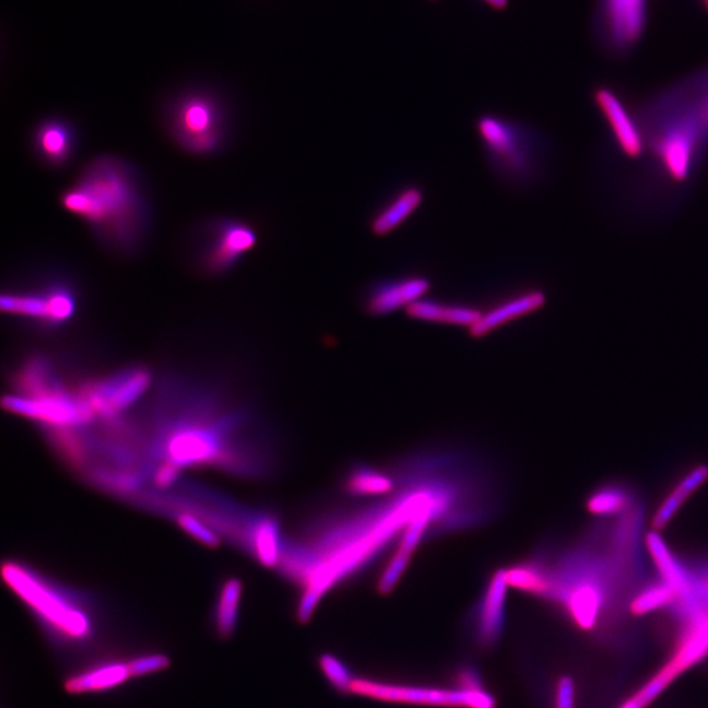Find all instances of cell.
<instances>
[{
	"label": "cell",
	"instance_id": "obj_1",
	"mask_svg": "<svg viewBox=\"0 0 708 708\" xmlns=\"http://www.w3.org/2000/svg\"><path fill=\"white\" fill-rule=\"evenodd\" d=\"M640 156L620 168L629 213L661 221L691 199L708 162V64L634 102Z\"/></svg>",
	"mask_w": 708,
	"mask_h": 708
},
{
	"label": "cell",
	"instance_id": "obj_2",
	"mask_svg": "<svg viewBox=\"0 0 708 708\" xmlns=\"http://www.w3.org/2000/svg\"><path fill=\"white\" fill-rule=\"evenodd\" d=\"M61 205L118 252L134 251L148 233L146 194L134 167L120 157L103 155L90 162L63 190Z\"/></svg>",
	"mask_w": 708,
	"mask_h": 708
},
{
	"label": "cell",
	"instance_id": "obj_3",
	"mask_svg": "<svg viewBox=\"0 0 708 708\" xmlns=\"http://www.w3.org/2000/svg\"><path fill=\"white\" fill-rule=\"evenodd\" d=\"M476 130L494 169L505 181L528 188L543 179L550 146L540 131L528 123L492 115L479 118Z\"/></svg>",
	"mask_w": 708,
	"mask_h": 708
},
{
	"label": "cell",
	"instance_id": "obj_4",
	"mask_svg": "<svg viewBox=\"0 0 708 708\" xmlns=\"http://www.w3.org/2000/svg\"><path fill=\"white\" fill-rule=\"evenodd\" d=\"M166 122L169 135L189 154L220 153L227 140L226 110L208 92H189L177 98L167 111Z\"/></svg>",
	"mask_w": 708,
	"mask_h": 708
},
{
	"label": "cell",
	"instance_id": "obj_5",
	"mask_svg": "<svg viewBox=\"0 0 708 708\" xmlns=\"http://www.w3.org/2000/svg\"><path fill=\"white\" fill-rule=\"evenodd\" d=\"M3 579L13 592L42 618L66 638L83 639L91 632L87 613L61 590L45 582L16 563L3 566Z\"/></svg>",
	"mask_w": 708,
	"mask_h": 708
},
{
	"label": "cell",
	"instance_id": "obj_6",
	"mask_svg": "<svg viewBox=\"0 0 708 708\" xmlns=\"http://www.w3.org/2000/svg\"><path fill=\"white\" fill-rule=\"evenodd\" d=\"M651 0H599L595 35L609 57L632 56L645 36Z\"/></svg>",
	"mask_w": 708,
	"mask_h": 708
},
{
	"label": "cell",
	"instance_id": "obj_7",
	"mask_svg": "<svg viewBox=\"0 0 708 708\" xmlns=\"http://www.w3.org/2000/svg\"><path fill=\"white\" fill-rule=\"evenodd\" d=\"M351 693L363 697L393 701V704L420 705L432 707L458 708H496L492 695L481 691H468L459 687H433L386 684V682L356 678L353 681Z\"/></svg>",
	"mask_w": 708,
	"mask_h": 708
},
{
	"label": "cell",
	"instance_id": "obj_8",
	"mask_svg": "<svg viewBox=\"0 0 708 708\" xmlns=\"http://www.w3.org/2000/svg\"><path fill=\"white\" fill-rule=\"evenodd\" d=\"M0 306L3 312L12 317L59 326L74 317L78 297L70 282L51 280L28 291L4 293Z\"/></svg>",
	"mask_w": 708,
	"mask_h": 708
},
{
	"label": "cell",
	"instance_id": "obj_9",
	"mask_svg": "<svg viewBox=\"0 0 708 708\" xmlns=\"http://www.w3.org/2000/svg\"><path fill=\"white\" fill-rule=\"evenodd\" d=\"M258 243V234L246 222L221 219L210 222L202 234L199 262L203 272L221 275L232 271Z\"/></svg>",
	"mask_w": 708,
	"mask_h": 708
},
{
	"label": "cell",
	"instance_id": "obj_10",
	"mask_svg": "<svg viewBox=\"0 0 708 708\" xmlns=\"http://www.w3.org/2000/svg\"><path fill=\"white\" fill-rule=\"evenodd\" d=\"M3 406L7 411L16 415L36 420L56 428H74V426L87 425L95 417L91 406L85 402L81 393L59 390L46 393V396H7L3 398Z\"/></svg>",
	"mask_w": 708,
	"mask_h": 708
},
{
	"label": "cell",
	"instance_id": "obj_11",
	"mask_svg": "<svg viewBox=\"0 0 708 708\" xmlns=\"http://www.w3.org/2000/svg\"><path fill=\"white\" fill-rule=\"evenodd\" d=\"M150 385V373L137 367L85 386L81 396L95 416L110 418L137 403Z\"/></svg>",
	"mask_w": 708,
	"mask_h": 708
},
{
	"label": "cell",
	"instance_id": "obj_12",
	"mask_svg": "<svg viewBox=\"0 0 708 708\" xmlns=\"http://www.w3.org/2000/svg\"><path fill=\"white\" fill-rule=\"evenodd\" d=\"M508 587L507 569L497 570L475 609L472 616V634L479 648L492 649L502 639Z\"/></svg>",
	"mask_w": 708,
	"mask_h": 708
},
{
	"label": "cell",
	"instance_id": "obj_13",
	"mask_svg": "<svg viewBox=\"0 0 708 708\" xmlns=\"http://www.w3.org/2000/svg\"><path fill=\"white\" fill-rule=\"evenodd\" d=\"M78 133L74 123L61 117L45 118L32 133V149L51 168H63L76 153Z\"/></svg>",
	"mask_w": 708,
	"mask_h": 708
},
{
	"label": "cell",
	"instance_id": "obj_14",
	"mask_svg": "<svg viewBox=\"0 0 708 708\" xmlns=\"http://www.w3.org/2000/svg\"><path fill=\"white\" fill-rule=\"evenodd\" d=\"M646 544L654 567L659 570L660 579L677 593L678 599L675 603L692 601L699 595L701 583L697 574L675 556L659 531L652 530L651 533H648Z\"/></svg>",
	"mask_w": 708,
	"mask_h": 708
},
{
	"label": "cell",
	"instance_id": "obj_15",
	"mask_svg": "<svg viewBox=\"0 0 708 708\" xmlns=\"http://www.w3.org/2000/svg\"><path fill=\"white\" fill-rule=\"evenodd\" d=\"M430 286V281L424 275L379 282L367 293L366 311L374 317H384L402 307L406 310L416 300L424 298Z\"/></svg>",
	"mask_w": 708,
	"mask_h": 708
},
{
	"label": "cell",
	"instance_id": "obj_16",
	"mask_svg": "<svg viewBox=\"0 0 708 708\" xmlns=\"http://www.w3.org/2000/svg\"><path fill=\"white\" fill-rule=\"evenodd\" d=\"M547 304V294L541 287H530L511 297L504 299L500 304L491 307L488 311L482 312L481 319L470 328L474 338H483L485 334L497 330L510 321L528 317Z\"/></svg>",
	"mask_w": 708,
	"mask_h": 708
},
{
	"label": "cell",
	"instance_id": "obj_17",
	"mask_svg": "<svg viewBox=\"0 0 708 708\" xmlns=\"http://www.w3.org/2000/svg\"><path fill=\"white\" fill-rule=\"evenodd\" d=\"M167 451L169 461L181 469L215 461L222 455V445L213 433L189 428L170 436Z\"/></svg>",
	"mask_w": 708,
	"mask_h": 708
},
{
	"label": "cell",
	"instance_id": "obj_18",
	"mask_svg": "<svg viewBox=\"0 0 708 708\" xmlns=\"http://www.w3.org/2000/svg\"><path fill=\"white\" fill-rule=\"evenodd\" d=\"M685 623L684 635L681 636L673 658L660 671L671 684L681 673L699 664L708 656V610Z\"/></svg>",
	"mask_w": 708,
	"mask_h": 708
},
{
	"label": "cell",
	"instance_id": "obj_19",
	"mask_svg": "<svg viewBox=\"0 0 708 708\" xmlns=\"http://www.w3.org/2000/svg\"><path fill=\"white\" fill-rule=\"evenodd\" d=\"M482 312L479 308L472 306L446 304V302L425 297L406 308L409 317L416 320L469 328L481 319Z\"/></svg>",
	"mask_w": 708,
	"mask_h": 708
},
{
	"label": "cell",
	"instance_id": "obj_20",
	"mask_svg": "<svg viewBox=\"0 0 708 708\" xmlns=\"http://www.w3.org/2000/svg\"><path fill=\"white\" fill-rule=\"evenodd\" d=\"M424 192L416 186L405 187L374 215L370 228L374 235L386 236L397 229L402 223L422 206Z\"/></svg>",
	"mask_w": 708,
	"mask_h": 708
},
{
	"label": "cell",
	"instance_id": "obj_21",
	"mask_svg": "<svg viewBox=\"0 0 708 708\" xmlns=\"http://www.w3.org/2000/svg\"><path fill=\"white\" fill-rule=\"evenodd\" d=\"M708 481V465L700 464L681 479L674 489L669 494L656 510L652 518V529L659 531L664 529L672 518L677 514L682 505L687 500V497L693 495L700 485Z\"/></svg>",
	"mask_w": 708,
	"mask_h": 708
},
{
	"label": "cell",
	"instance_id": "obj_22",
	"mask_svg": "<svg viewBox=\"0 0 708 708\" xmlns=\"http://www.w3.org/2000/svg\"><path fill=\"white\" fill-rule=\"evenodd\" d=\"M131 675L128 664L115 662V664H107L75 675L66 682V691L72 694L101 692L121 685Z\"/></svg>",
	"mask_w": 708,
	"mask_h": 708
},
{
	"label": "cell",
	"instance_id": "obj_23",
	"mask_svg": "<svg viewBox=\"0 0 708 708\" xmlns=\"http://www.w3.org/2000/svg\"><path fill=\"white\" fill-rule=\"evenodd\" d=\"M251 546L256 557L266 567L279 566L285 548L278 520L264 517L256 522L251 531Z\"/></svg>",
	"mask_w": 708,
	"mask_h": 708
},
{
	"label": "cell",
	"instance_id": "obj_24",
	"mask_svg": "<svg viewBox=\"0 0 708 708\" xmlns=\"http://www.w3.org/2000/svg\"><path fill=\"white\" fill-rule=\"evenodd\" d=\"M635 503L632 492L620 484H607L593 492L587 502L590 514L601 517L621 516Z\"/></svg>",
	"mask_w": 708,
	"mask_h": 708
},
{
	"label": "cell",
	"instance_id": "obj_25",
	"mask_svg": "<svg viewBox=\"0 0 708 708\" xmlns=\"http://www.w3.org/2000/svg\"><path fill=\"white\" fill-rule=\"evenodd\" d=\"M240 597V580L229 579L223 583L215 613L216 632L222 638H228L234 633L236 621H238Z\"/></svg>",
	"mask_w": 708,
	"mask_h": 708
},
{
	"label": "cell",
	"instance_id": "obj_26",
	"mask_svg": "<svg viewBox=\"0 0 708 708\" xmlns=\"http://www.w3.org/2000/svg\"><path fill=\"white\" fill-rule=\"evenodd\" d=\"M677 599L675 590L660 579L658 582L642 587L639 593L633 597L629 602V612L635 615H645L661 607L672 606Z\"/></svg>",
	"mask_w": 708,
	"mask_h": 708
},
{
	"label": "cell",
	"instance_id": "obj_27",
	"mask_svg": "<svg viewBox=\"0 0 708 708\" xmlns=\"http://www.w3.org/2000/svg\"><path fill=\"white\" fill-rule=\"evenodd\" d=\"M345 488L357 496L385 495L393 488L392 479L376 469L354 468L345 479Z\"/></svg>",
	"mask_w": 708,
	"mask_h": 708
},
{
	"label": "cell",
	"instance_id": "obj_28",
	"mask_svg": "<svg viewBox=\"0 0 708 708\" xmlns=\"http://www.w3.org/2000/svg\"><path fill=\"white\" fill-rule=\"evenodd\" d=\"M24 396L39 397L63 390L51 376L50 367L42 358L32 359L20 376Z\"/></svg>",
	"mask_w": 708,
	"mask_h": 708
},
{
	"label": "cell",
	"instance_id": "obj_29",
	"mask_svg": "<svg viewBox=\"0 0 708 708\" xmlns=\"http://www.w3.org/2000/svg\"><path fill=\"white\" fill-rule=\"evenodd\" d=\"M319 665L334 688L341 693H351L353 681L356 678L353 677L350 668L343 661L326 653L321 656Z\"/></svg>",
	"mask_w": 708,
	"mask_h": 708
},
{
	"label": "cell",
	"instance_id": "obj_30",
	"mask_svg": "<svg viewBox=\"0 0 708 708\" xmlns=\"http://www.w3.org/2000/svg\"><path fill=\"white\" fill-rule=\"evenodd\" d=\"M177 522H179L180 528L192 536L193 540L205 544L208 547L219 546L220 538L216 536L214 531L208 528L206 524L201 522L196 516L181 514L179 518H177Z\"/></svg>",
	"mask_w": 708,
	"mask_h": 708
},
{
	"label": "cell",
	"instance_id": "obj_31",
	"mask_svg": "<svg viewBox=\"0 0 708 708\" xmlns=\"http://www.w3.org/2000/svg\"><path fill=\"white\" fill-rule=\"evenodd\" d=\"M169 665V659L164 654L142 656L128 662L131 677H141V675L160 672Z\"/></svg>",
	"mask_w": 708,
	"mask_h": 708
},
{
	"label": "cell",
	"instance_id": "obj_32",
	"mask_svg": "<svg viewBox=\"0 0 708 708\" xmlns=\"http://www.w3.org/2000/svg\"><path fill=\"white\" fill-rule=\"evenodd\" d=\"M555 708H575V681L569 675L557 681Z\"/></svg>",
	"mask_w": 708,
	"mask_h": 708
},
{
	"label": "cell",
	"instance_id": "obj_33",
	"mask_svg": "<svg viewBox=\"0 0 708 708\" xmlns=\"http://www.w3.org/2000/svg\"><path fill=\"white\" fill-rule=\"evenodd\" d=\"M179 465L174 462H164L161 468L156 470L155 484L160 488L169 487V485H173L177 481V477H179Z\"/></svg>",
	"mask_w": 708,
	"mask_h": 708
},
{
	"label": "cell",
	"instance_id": "obj_34",
	"mask_svg": "<svg viewBox=\"0 0 708 708\" xmlns=\"http://www.w3.org/2000/svg\"><path fill=\"white\" fill-rule=\"evenodd\" d=\"M491 7H494L495 10H504L508 5L509 0H484Z\"/></svg>",
	"mask_w": 708,
	"mask_h": 708
},
{
	"label": "cell",
	"instance_id": "obj_35",
	"mask_svg": "<svg viewBox=\"0 0 708 708\" xmlns=\"http://www.w3.org/2000/svg\"><path fill=\"white\" fill-rule=\"evenodd\" d=\"M697 576L699 577L701 582H704L705 586L708 588V562L705 564L704 567H701L698 570Z\"/></svg>",
	"mask_w": 708,
	"mask_h": 708
},
{
	"label": "cell",
	"instance_id": "obj_36",
	"mask_svg": "<svg viewBox=\"0 0 708 708\" xmlns=\"http://www.w3.org/2000/svg\"><path fill=\"white\" fill-rule=\"evenodd\" d=\"M701 5L705 7V10L708 12V0H700Z\"/></svg>",
	"mask_w": 708,
	"mask_h": 708
}]
</instances>
